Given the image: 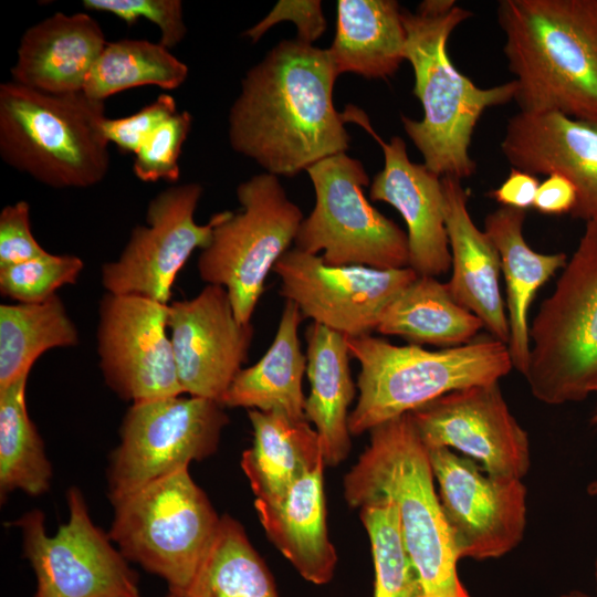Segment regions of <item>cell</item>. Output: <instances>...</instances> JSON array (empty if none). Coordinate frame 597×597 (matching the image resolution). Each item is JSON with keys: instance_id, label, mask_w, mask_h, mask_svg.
Masks as SVG:
<instances>
[{"instance_id": "d590c367", "label": "cell", "mask_w": 597, "mask_h": 597, "mask_svg": "<svg viewBox=\"0 0 597 597\" xmlns=\"http://www.w3.org/2000/svg\"><path fill=\"white\" fill-rule=\"evenodd\" d=\"M189 112H177L163 123L134 155L133 171L145 182L179 179V157L182 145L191 129Z\"/></svg>"}, {"instance_id": "d6a6232c", "label": "cell", "mask_w": 597, "mask_h": 597, "mask_svg": "<svg viewBox=\"0 0 597 597\" xmlns=\"http://www.w3.org/2000/svg\"><path fill=\"white\" fill-rule=\"evenodd\" d=\"M187 76L188 66L159 42L123 39L106 43L86 77L83 92L104 102L114 94L138 86L175 90Z\"/></svg>"}, {"instance_id": "30bf717a", "label": "cell", "mask_w": 597, "mask_h": 597, "mask_svg": "<svg viewBox=\"0 0 597 597\" xmlns=\"http://www.w3.org/2000/svg\"><path fill=\"white\" fill-rule=\"evenodd\" d=\"M315 205L298 228L295 248L322 253L332 265L389 270L409 266L408 237L374 208L364 195L369 177L363 164L345 153L310 167Z\"/></svg>"}, {"instance_id": "7a4b0ae2", "label": "cell", "mask_w": 597, "mask_h": 597, "mask_svg": "<svg viewBox=\"0 0 597 597\" xmlns=\"http://www.w3.org/2000/svg\"><path fill=\"white\" fill-rule=\"evenodd\" d=\"M520 112L597 122V0H501Z\"/></svg>"}, {"instance_id": "4fadbf2b", "label": "cell", "mask_w": 597, "mask_h": 597, "mask_svg": "<svg viewBox=\"0 0 597 597\" xmlns=\"http://www.w3.org/2000/svg\"><path fill=\"white\" fill-rule=\"evenodd\" d=\"M198 182L169 187L156 195L146 210V224H137L117 260L102 266L107 293L137 295L168 304L178 272L196 249L211 241L222 211L206 224L195 221L202 196Z\"/></svg>"}, {"instance_id": "7c38bea8", "label": "cell", "mask_w": 597, "mask_h": 597, "mask_svg": "<svg viewBox=\"0 0 597 597\" xmlns=\"http://www.w3.org/2000/svg\"><path fill=\"white\" fill-rule=\"evenodd\" d=\"M66 502L69 520L54 535H48L40 510L13 523L35 576L33 597H140L138 575L94 524L83 493L70 488Z\"/></svg>"}, {"instance_id": "e575fe53", "label": "cell", "mask_w": 597, "mask_h": 597, "mask_svg": "<svg viewBox=\"0 0 597 597\" xmlns=\"http://www.w3.org/2000/svg\"><path fill=\"white\" fill-rule=\"evenodd\" d=\"M84 262L71 254H45L4 268H0V293L18 303H42L56 291L75 284Z\"/></svg>"}, {"instance_id": "f6af8a7d", "label": "cell", "mask_w": 597, "mask_h": 597, "mask_svg": "<svg viewBox=\"0 0 597 597\" xmlns=\"http://www.w3.org/2000/svg\"><path fill=\"white\" fill-rule=\"evenodd\" d=\"M556 597H586V596L584 594L573 591V593H569V594H563V595H559V596H556Z\"/></svg>"}, {"instance_id": "603a6c76", "label": "cell", "mask_w": 597, "mask_h": 597, "mask_svg": "<svg viewBox=\"0 0 597 597\" xmlns=\"http://www.w3.org/2000/svg\"><path fill=\"white\" fill-rule=\"evenodd\" d=\"M324 468L321 463L306 472L279 500L254 503L270 541L305 580L315 585L331 582L337 563L326 525Z\"/></svg>"}, {"instance_id": "c3c4849f", "label": "cell", "mask_w": 597, "mask_h": 597, "mask_svg": "<svg viewBox=\"0 0 597 597\" xmlns=\"http://www.w3.org/2000/svg\"><path fill=\"white\" fill-rule=\"evenodd\" d=\"M166 597H179V596H177V595H175L172 593H168V595Z\"/></svg>"}, {"instance_id": "6da1fadb", "label": "cell", "mask_w": 597, "mask_h": 597, "mask_svg": "<svg viewBox=\"0 0 597 597\" xmlns=\"http://www.w3.org/2000/svg\"><path fill=\"white\" fill-rule=\"evenodd\" d=\"M337 76L327 49L297 39L277 43L247 72L230 108L233 150L276 177L345 153L350 138L334 106Z\"/></svg>"}, {"instance_id": "1f68e13d", "label": "cell", "mask_w": 597, "mask_h": 597, "mask_svg": "<svg viewBox=\"0 0 597 597\" xmlns=\"http://www.w3.org/2000/svg\"><path fill=\"white\" fill-rule=\"evenodd\" d=\"M25 375L0 389V496L15 490L31 496L51 486L52 465L43 440L29 417L25 404Z\"/></svg>"}, {"instance_id": "7dc6e473", "label": "cell", "mask_w": 597, "mask_h": 597, "mask_svg": "<svg viewBox=\"0 0 597 597\" xmlns=\"http://www.w3.org/2000/svg\"><path fill=\"white\" fill-rule=\"evenodd\" d=\"M593 425L597 426V408L591 419Z\"/></svg>"}, {"instance_id": "ba28073f", "label": "cell", "mask_w": 597, "mask_h": 597, "mask_svg": "<svg viewBox=\"0 0 597 597\" xmlns=\"http://www.w3.org/2000/svg\"><path fill=\"white\" fill-rule=\"evenodd\" d=\"M113 506L108 536L119 552L185 597L220 522L189 470L158 479Z\"/></svg>"}, {"instance_id": "4316f807", "label": "cell", "mask_w": 597, "mask_h": 597, "mask_svg": "<svg viewBox=\"0 0 597 597\" xmlns=\"http://www.w3.org/2000/svg\"><path fill=\"white\" fill-rule=\"evenodd\" d=\"M248 415L253 441L242 453L241 468L255 500H279L296 480L325 463L320 437L306 419L256 409Z\"/></svg>"}, {"instance_id": "4dcf8cb0", "label": "cell", "mask_w": 597, "mask_h": 597, "mask_svg": "<svg viewBox=\"0 0 597 597\" xmlns=\"http://www.w3.org/2000/svg\"><path fill=\"white\" fill-rule=\"evenodd\" d=\"M185 597H280L243 526L220 516L217 532Z\"/></svg>"}, {"instance_id": "f546056e", "label": "cell", "mask_w": 597, "mask_h": 597, "mask_svg": "<svg viewBox=\"0 0 597 597\" xmlns=\"http://www.w3.org/2000/svg\"><path fill=\"white\" fill-rule=\"evenodd\" d=\"M78 343V332L56 295L42 303L0 305V389L29 375L35 360Z\"/></svg>"}, {"instance_id": "9a60e30c", "label": "cell", "mask_w": 597, "mask_h": 597, "mask_svg": "<svg viewBox=\"0 0 597 597\" xmlns=\"http://www.w3.org/2000/svg\"><path fill=\"white\" fill-rule=\"evenodd\" d=\"M273 272L281 280L280 294L303 318L348 338L376 331L386 307L419 276L409 266L332 265L296 248L279 259Z\"/></svg>"}, {"instance_id": "9c48e42d", "label": "cell", "mask_w": 597, "mask_h": 597, "mask_svg": "<svg viewBox=\"0 0 597 597\" xmlns=\"http://www.w3.org/2000/svg\"><path fill=\"white\" fill-rule=\"evenodd\" d=\"M237 197L242 210L222 211L197 269L203 282L227 290L237 320L251 324L266 276L290 250L304 217L268 172L241 182Z\"/></svg>"}, {"instance_id": "cb8c5ba5", "label": "cell", "mask_w": 597, "mask_h": 597, "mask_svg": "<svg viewBox=\"0 0 597 597\" xmlns=\"http://www.w3.org/2000/svg\"><path fill=\"white\" fill-rule=\"evenodd\" d=\"M525 210L501 207L484 219V231L495 245L506 286L510 327L507 349L512 366L523 376L530 362L528 310L536 292L567 262L564 252L540 253L525 241Z\"/></svg>"}, {"instance_id": "74e56055", "label": "cell", "mask_w": 597, "mask_h": 597, "mask_svg": "<svg viewBox=\"0 0 597 597\" xmlns=\"http://www.w3.org/2000/svg\"><path fill=\"white\" fill-rule=\"evenodd\" d=\"M177 113L174 96L161 94L136 113L118 118H106L104 133L124 154H133L168 118Z\"/></svg>"}, {"instance_id": "d6986e66", "label": "cell", "mask_w": 597, "mask_h": 597, "mask_svg": "<svg viewBox=\"0 0 597 597\" xmlns=\"http://www.w3.org/2000/svg\"><path fill=\"white\" fill-rule=\"evenodd\" d=\"M344 121L360 125L380 145L384 168L374 176L369 197L392 206L407 226L409 268L420 276L446 274L451 253L444 222L441 177L425 164L412 163L399 136L384 142L373 129L367 115L354 105L343 112Z\"/></svg>"}, {"instance_id": "60d3db41", "label": "cell", "mask_w": 597, "mask_h": 597, "mask_svg": "<svg viewBox=\"0 0 597 597\" xmlns=\"http://www.w3.org/2000/svg\"><path fill=\"white\" fill-rule=\"evenodd\" d=\"M540 181L536 176L511 167L509 176L489 196L502 207L520 210L533 208Z\"/></svg>"}, {"instance_id": "5b68a950", "label": "cell", "mask_w": 597, "mask_h": 597, "mask_svg": "<svg viewBox=\"0 0 597 597\" xmlns=\"http://www.w3.org/2000/svg\"><path fill=\"white\" fill-rule=\"evenodd\" d=\"M105 105L83 91L52 94L0 85V156L53 188H87L108 172Z\"/></svg>"}, {"instance_id": "ab89813d", "label": "cell", "mask_w": 597, "mask_h": 597, "mask_svg": "<svg viewBox=\"0 0 597 597\" xmlns=\"http://www.w3.org/2000/svg\"><path fill=\"white\" fill-rule=\"evenodd\" d=\"M282 21H293L297 29L296 39L311 45L325 32L327 25L320 0H281L243 35L258 42L270 28Z\"/></svg>"}, {"instance_id": "ffe728a7", "label": "cell", "mask_w": 597, "mask_h": 597, "mask_svg": "<svg viewBox=\"0 0 597 597\" xmlns=\"http://www.w3.org/2000/svg\"><path fill=\"white\" fill-rule=\"evenodd\" d=\"M500 147L513 168L567 178L577 192L570 216L597 224V122L519 112L509 119Z\"/></svg>"}, {"instance_id": "7402d4cb", "label": "cell", "mask_w": 597, "mask_h": 597, "mask_svg": "<svg viewBox=\"0 0 597 597\" xmlns=\"http://www.w3.org/2000/svg\"><path fill=\"white\" fill-rule=\"evenodd\" d=\"M106 43L90 14L56 12L23 33L12 81L52 94L82 92Z\"/></svg>"}, {"instance_id": "7bdbcfd3", "label": "cell", "mask_w": 597, "mask_h": 597, "mask_svg": "<svg viewBox=\"0 0 597 597\" xmlns=\"http://www.w3.org/2000/svg\"><path fill=\"white\" fill-rule=\"evenodd\" d=\"M455 7L454 0H423L419 3L416 13L426 18H439L448 14Z\"/></svg>"}, {"instance_id": "836d02e7", "label": "cell", "mask_w": 597, "mask_h": 597, "mask_svg": "<svg viewBox=\"0 0 597 597\" xmlns=\"http://www.w3.org/2000/svg\"><path fill=\"white\" fill-rule=\"evenodd\" d=\"M359 516L371 546L374 597H425L419 574L402 541L395 502L386 498L370 500L359 507Z\"/></svg>"}, {"instance_id": "d4e9b609", "label": "cell", "mask_w": 597, "mask_h": 597, "mask_svg": "<svg viewBox=\"0 0 597 597\" xmlns=\"http://www.w3.org/2000/svg\"><path fill=\"white\" fill-rule=\"evenodd\" d=\"M305 339L311 391L304 415L315 425L325 464L337 465L352 448L348 408L356 387L349 367L348 337L312 322Z\"/></svg>"}, {"instance_id": "b9f144b4", "label": "cell", "mask_w": 597, "mask_h": 597, "mask_svg": "<svg viewBox=\"0 0 597 597\" xmlns=\"http://www.w3.org/2000/svg\"><path fill=\"white\" fill-rule=\"evenodd\" d=\"M576 200L574 185L564 176L552 174L540 184L533 208L544 214L570 213Z\"/></svg>"}, {"instance_id": "5bb4252c", "label": "cell", "mask_w": 597, "mask_h": 597, "mask_svg": "<svg viewBox=\"0 0 597 597\" xmlns=\"http://www.w3.org/2000/svg\"><path fill=\"white\" fill-rule=\"evenodd\" d=\"M428 451L459 558H499L514 549L526 526V488L522 480L489 474L448 448Z\"/></svg>"}, {"instance_id": "8fae6325", "label": "cell", "mask_w": 597, "mask_h": 597, "mask_svg": "<svg viewBox=\"0 0 597 597\" xmlns=\"http://www.w3.org/2000/svg\"><path fill=\"white\" fill-rule=\"evenodd\" d=\"M228 422L223 406L201 397L180 395L132 405L107 468L112 505L213 454Z\"/></svg>"}, {"instance_id": "484cf974", "label": "cell", "mask_w": 597, "mask_h": 597, "mask_svg": "<svg viewBox=\"0 0 597 597\" xmlns=\"http://www.w3.org/2000/svg\"><path fill=\"white\" fill-rule=\"evenodd\" d=\"M303 320L298 307L286 301L272 344L254 365L238 373L221 398V406L279 411L295 420L306 419L302 380L307 359L298 338Z\"/></svg>"}, {"instance_id": "277c9868", "label": "cell", "mask_w": 597, "mask_h": 597, "mask_svg": "<svg viewBox=\"0 0 597 597\" xmlns=\"http://www.w3.org/2000/svg\"><path fill=\"white\" fill-rule=\"evenodd\" d=\"M472 12L457 6L448 14L426 18L402 10L407 39L405 60L413 70V94L420 101V121L401 115L404 129L440 177L463 179L475 172L469 148L483 112L514 100L517 86L510 81L489 88L476 86L455 69L447 43L452 31Z\"/></svg>"}, {"instance_id": "8992f818", "label": "cell", "mask_w": 597, "mask_h": 597, "mask_svg": "<svg viewBox=\"0 0 597 597\" xmlns=\"http://www.w3.org/2000/svg\"><path fill=\"white\" fill-rule=\"evenodd\" d=\"M360 367L359 396L349 413L353 436L458 389L499 381L513 369L507 345L485 336L464 345L428 350L394 345L371 334L348 338Z\"/></svg>"}, {"instance_id": "e0dca14e", "label": "cell", "mask_w": 597, "mask_h": 597, "mask_svg": "<svg viewBox=\"0 0 597 597\" xmlns=\"http://www.w3.org/2000/svg\"><path fill=\"white\" fill-rule=\"evenodd\" d=\"M409 413L428 450H457L492 475L522 480L530 470L528 434L499 381L448 392Z\"/></svg>"}, {"instance_id": "2e32d148", "label": "cell", "mask_w": 597, "mask_h": 597, "mask_svg": "<svg viewBox=\"0 0 597 597\" xmlns=\"http://www.w3.org/2000/svg\"><path fill=\"white\" fill-rule=\"evenodd\" d=\"M169 304L107 293L98 310L97 354L106 385L142 404L184 395L170 336Z\"/></svg>"}, {"instance_id": "f1b7e54d", "label": "cell", "mask_w": 597, "mask_h": 597, "mask_svg": "<svg viewBox=\"0 0 597 597\" xmlns=\"http://www.w3.org/2000/svg\"><path fill=\"white\" fill-rule=\"evenodd\" d=\"M482 327L478 316L454 301L446 283L419 275L386 307L376 331L415 345L448 348L470 343Z\"/></svg>"}, {"instance_id": "44dd1931", "label": "cell", "mask_w": 597, "mask_h": 597, "mask_svg": "<svg viewBox=\"0 0 597 597\" xmlns=\"http://www.w3.org/2000/svg\"><path fill=\"white\" fill-rule=\"evenodd\" d=\"M441 184L452 269L448 290L455 302L481 320L492 337L507 345L510 327L499 284V252L485 231L474 224L461 180L444 176Z\"/></svg>"}, {"instance_id": "52a82bcc", "label": "cell", "mask_w": 597, "mask_h": 597, "mask_svg": "<svg viewBox=\"0 0 597 597\" xmlns=\"http://www.w3.org/2000/svg\"><path fill=\"white\" fill-rule=\"evenodd\" d=\"M523 376L540 401L558 406L597 391V224L588 222L553 293L530 326Z\"/></svg>"}, {"instance_id": "f35d334b", "label": "cell", "mask_w": 597, "mask_h": 597, "mask_svg": "<svg viewBox=\"0 0 597 597\" xmlns=\"http://www.w3.org/2000/svg\"><path fill=\"white\" fill-rule=\"evenodd\" d=\"M31 231L30 207L24 200L6 206L0 212V268L45 254Z\"/></svg>"}, {"instance_id": "bcb514c9", "label": "cell", "mask_w": 597, "mask_h": 597, "mask_svg": "<svg viewBox=\"0 0 597 597\" xmlns=\"http://www.w3.org/2000/svg\"><path fill=\"white\" fill-rule=\"evenodd\" d=\"M594 577H595L596 591H597V556H596L595 566H594Z\"/></svg>"}, {"instance_id": "ac0fdd59", "label": "cell", "mask_w": 597, "mask_h": 597, "mask_svg": "<svg viewBox=\"0 0 597 597\" xmlns=\"http://www.w3.org/2000/svg\"><path fill=\"white\" fill-rule=\"evenodd\" d=\"M168 328L184 394L218 401L248 359L252 324H241L227 290L207 284L169 304Z\"/></svg>"}, {"instance_id": "83f0119b", "label": "cell", "mask_w": 597, "mask_h": 597, "mask_svg": "<svg viewBox=\"0 0 597 597\" xmlns=\"http://www.w3.org/2000/svg\"><path fill=\"white\" fill-rule=\"evenodd\" d=\"M406 39L397 1L339 0L336 33L327 50L338 75L386 78L405 60Z\"/></svg>"}, {"instance_id": "ee69618b", "label": "cell", "mask_w": 597, "mask_h": 597, "mask_svg": "<svg viewBox=\"0 0 597 597\" xmlns=\"http://www.w3.org/2000/svg\"><path fill=\"white\" fill-rule=\"evenodd\" d=\"M587 493L590 496H597V479L593 480L587 485Z\"/></svg>"}, {"instance_id": "3957f363", "label": "cell", "mask_w": 597, "mask_h": 597, "mask_svg": "<svg viewBox=\"0 0 597 597\" xmlns=\"http://www.w3.org/2000/svg\"><path fill=\"white\" fill-rule=\"evenodd\" d=\"M369 432L368 447L343 481L347 503L358 509L378 498L394 501L425 597H471L459 577L460 558L434 488L429 451L410 413Z\"/></svg>"}, {"instance_id": "8d00e7d4", "label": "cell", "mask_w": 597, "mask_h": 597, "mask_svg": "<svg viewBox=\"0 0 597 597\" xmlns=\"http://www.w3.org/2000/svg\"><path fill=\"white\" fill-rule=\"evenodd\" d=\"M82 3L90 11L113 14L127 25L140 18L149 20L160 31L159 43L169 50L180 43L187 33L182 2L179 0H84Z\"/></svg>"}]
</instances>
